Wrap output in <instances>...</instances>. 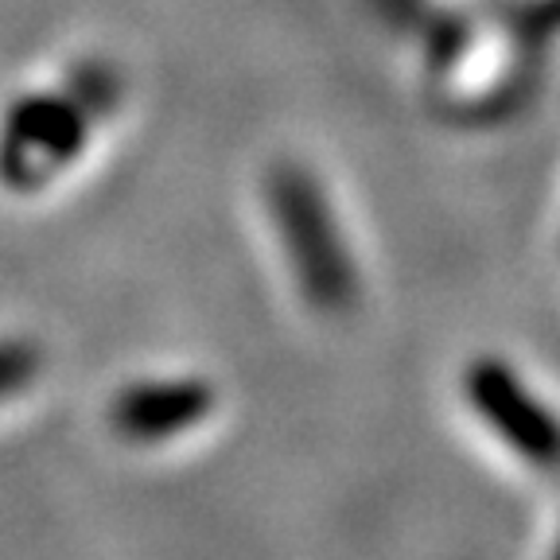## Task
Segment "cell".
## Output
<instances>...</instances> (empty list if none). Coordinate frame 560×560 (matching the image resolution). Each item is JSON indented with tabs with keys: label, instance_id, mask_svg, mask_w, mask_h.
Instances as JSON below:
<instances>
[{
	"label": "cell",
	"instance_id": "cell-1",
	"mask_svg": "<svg viewBox=\"0 0 560 560\" xmlns=\"http://www.w3.org/2000/svg\"><path fill=\"white\" fill-rule=\"evenodd\" d=\"M534 67V39L487 16H459L424 51V97L459 121L502 114Z\"/></svg>",
	"mask_w": 560,
	"mask_h": 560
},
{
	"label": "cell",
	"instance_id": "cell-2",
	"mask_svg": "<svg viewBox=\"0 0 560 560\" xmlns=\"http://www.w3.org/2000/svg\"><path fill=\"white\" fill-rule=\"evenodd\" d=\"M459 401L510 464L537 479H560V405L522 366L479 354L459 374Z\"/></svg>",
	"mask_w": 560,
	"mask_h": 560
},
{
	"label": "cell",
	"instance_id": "cell-3",
	"mask_svg": "<svg viewBox=\"0 0 560 560\" xmlns=\"http://www.w3.org/2000/svg\"><path fill=\"white\" fill-rule=\"evenodd\" d=\"M272 210L280 219L292 222V257H296L300 284L307 296L319 300L327 312L350 307L362 296V272L350 254L347 234L339 230L331 199L324 184L307 172H284L272 175Z\"/></svg>",
	"mask_w": 560,
	"mask_h": 560
},
{
	"label": "cell",
	"instance_id": "cell-4",
	"mask_svg": "<svg viewBox=\"0 0 560 560\" xmlns=\"http://www.w3.org/2000/svg\"><path fill=\"white\" fill-rule=\"evenodd\" d=\"M552 560H560V545H557V552H552Z\"/></svg>",
	"mask_w": 560,
	"mask_h": 560
}]
</instances>
